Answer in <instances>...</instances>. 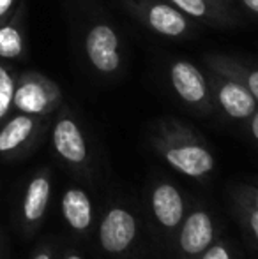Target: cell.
<instances>
[{"label": "cell", "instance_id": "20", "mask_svg": "<svg viewBox=\"0 0 258 259\" xmlns=\"http://www.w3.org/2000/svg\"><path fill=\"white\" fill-rule=\"evenodd\" d=\"M16 7H18V0H0V23L9 20Z\"/></svg>", "mask_w": 258, "mask_h": 259}, {"label": "cell", "instance_id": "25", "mask_svg": "<svg viewBox=\"0 0 258 259\" xmlns=\"http://www.w3.org/2000/svg\"><path fill=\"white\" fill-rule=\"evenodd\" d=\"M64 259H83V257H82V256H78V254H75V252H69Z\"/></svg>", "mask_w": 258, "mask_h": 259}, {"label": "cell", "instance_id": "12", "mask_svg": "<svg viewBox=\"0 0 258 259\" xmlns=\"http://www.w3.org/2000/svg\"><path fill=\"white\" fill-rule=\"evenodd\" d=\"M145 20L154 32L166 37H179L188 32V20L175 6L151 4L145 7Z\"/></svg>", "mask_w": 258, "mask_h": 259}, {"label": "cell", "instance_id": "8", "mask_svg": "<svg viewBox=\"0 0 258 259\" xmlns=\"http://www.w3.org/2000/svg\"><path fill=\"white\" fill-rule=\"evenodd\" d=\"M214 242V222L205 210H195L184 217L179 231V245L186 257H198Z\"/></svg>", "mask_w": 258, "mask_h": 259}, {"label": "cell", "instance_id": "10", "mask_svg": "<svg viewBox=\"0 0 258 259\" xmlns=\"http://www.w3.org/2000/svg\"><path fill=\"white\" fill-rule=\"evenodd\" d=\"M152 213L159 226L172 231L177 229L184 221V198L180 191L172 184H158L152 191L151 198Z\"/></svg>", "mask_w": 258, "mask_h": 259}, {"label": "cell", "instance_id": "6", "mask_svg": "<svg viewBox=\"0 0 258 259\" xmlns=\"http://www.w3.org/2000/svg\"><path fill=\"white\" fill-rule=\"evenodd\" d=\"M170 79L184 103L196 108H209V87L205 76L196 65L188 60H179L170 69Z\"/></svg>", "mask_w": 258, "mask_h": 259}, {"label": "cell", "instance_id": "14", "mask_svg": "<svg viewBox=\"0 0 258 259\" xmlns=\"http://www.w3.org/2000/svg\"><path fill=\"white\" fill-rule=\"evenodd\" d=\"M62 215L72 231L85 233L92 226V201L83 189L71 187L64 192Z\"/></svg>", "mask_w": 258, "mask_h": 259}, {"label": "cell", "instance_id": "16", "mask_svg": "<svg viewBox=\"0 0 258 259\" xmlns=\"http://www.w3.org/2000/svg\"><path fill=\"white\" fill-rule=\"evenodd\" d=\"M14 85H16V78L13 76V72L0 64V125L13 111Z\"/></svg>", "mask_w": 258, "mask_h": 259}, {"label": "cell", "instance_id": "9", "mask_svg": "<svg viewBox=\"0 0 258 259\" xmlns=\"http://www.w3.org/2000/svg\"><path fill=\"white\" fill-rule=\"evenodd\" d=\"M41 129V116L18 113L0 125V155H13L27 148Z\"/></svg>", "mask_w": 258, "mask_h": 259}, {"label": "cell", "instance_id": "4", "mask_svg": "<svg viewBox=\"0 0 258 259\" xmlns=\"http://www.w3.org/2000/svg\"><path fill=\"white\" fill-rule=\"evenodd\" d=\"M119 35L106 23H97L87 32L85 52L89 62L103 74H112L121 65Z\"/></svg>", "mask_w": 258, "mask_h": 259}, {"label": "cell", "instance_id": "2", "mask_svg": "<svg viewBox=\"0 0 258 259\" xmlns=\"http://www.w3.org/2000/svg\"><path fill=\"white\" fill-rule=\"evenodd\" d=\"M62 92L59 85L38 71H25L16 78L13 109L34 116H46L59 108Z\"/></svg>", "mask_w": 258, "mask_h": 259}, {"label": "cell", "instance_id": "3", "mask_svg": "<svg viewBox=\"0 0 258 259\" xmlns=\"http://www.w3.org/2000/svg\"><path fill=\"white\" fill-rule=\"evenodd\" d=\"M138 231L136 217L126 208L115 206L106 211L99 224V245L108 254H121L134 242Z\"/></svg>", "mask_w": 258, "mask_h": 259}, {"label": "cell", "instance_id": "11", "mask_svg": "<svg viewBox=\"0 0 258 259\" xmlns=\"http://www.w3.org/2000/svg\"><path fill=\"white\" fill-rule=\"evenodd\" d=\"M52 198V178L46 169L35 173L25 189L23 203H21V217L28 228L41 224L46 215Z\"/></svg>", "mask_w": 258, "mask_h": 259}, {"label": "cell", "instance_id": "1", "mask_svg": "<svg viewBox=\"0 0 258 259\" xmlns=\"http://www.w3.org/2000/svg\"><path fill=\"white\" fill-rule=\"evenodd\" d=\"M158 148L165 160L179 173L191 178H203L212 173L216 160L205 145L182 127L175 125L158 140Z\"/></svg>", "mask_w": 258, "mask_h": 259}, {"label": "cell", "instance_id": "21", "mask_svg": "<svg viewBox=\"0 0 258 259\" xmlns=\"http://www.w3.org/2000/svg\"><path fill=\"white\" fill-rule=\"evenodd\" d=\"M251 134H253V138L258 141V109L251 115Z\"/></svg>", "mask_w": 258, "mask_h": 259}, {"label": "cell", "instance_id": "22", "mask_svg": "<svg viewBox=\"0 0 258 259\" xmlns=\"http://www.w3.org/2000/svg\"><path fill=\"white\" fill-rule=\"evenodd\" d=\"M32 259H53V254L50 249H43V250H38Z\"/></svg>", "mask_w": 258, "mask_h": 259}, {"label": "cell", "instance_id": "15", "mask_svg": "<svg viewBox=\"0 0 258 259\" xmlns=\"http://www.w3.org/2000/svg\"><path fill=\"white\" fill-rule=\"evenodd\" d=\"M210 65H212L214 71L219 72V74L234 78V79H237V81H241L242 85H246V89L253 94V97H255L258 103V69L248 71V69H244L242 65H237L228 60H210Z\"/></svg>", "mask_w": 258, "mask_h": 259}, {"label": "cell", "instance_id": "17", "mask_svg": "<svg viewBox=\"0 0 258 259\" xmlns=\"http://www.w3.org/2000/svg\"><path fill=\"white\" fill-rule=\"evenodd\" d=\"M180 13L190 14L193 18L209 16V4L205 0H170Z\"/></svg>", "mask_w": 258, "mask_h": 259}, {"label": "cell", "instance_id": "13", "mask_svg": "<svg viewBox=\"0 0 258 259\" xmlns=\"http://www.w3.org/2000/svg\"><path fill=\"white\" fill-rule=\"evenodd\" d=\"M23 11L25 6L20 4L9 20L0 23V58L2 60H18L25 55Z\"/></svg>", "mask_w": 258, "mask_h": 259}, {"label": "cell", "instance_id": "7", "mask_svg": "<svg viewBox=\"0 0 258 259\" xmlns=\"http://www.w3.org/2000/svg\"><path fill=\"white\" fill-rule=\"evenodd\" d=\"M52 143L60 159L71 166H82L89 157L87 141L83 138L82 129L67 115L57 118L52 131Z\"/></svg>", "mask_w": 258, "mask_h": 259}, {"label": "cell", "instance_id": "18", "mask_svg": "<svg viewBox=\"0 0 258 259\" xmlns=\"http://www.w3.org/2000/svg\"><path fill=\"white\" fill-rule=\"evenodd\" d=\"M198 257L200 259H232V254L223 242H216V243L212 242V245L203 254H200Z\"/></svg>", "mask_w": 258, "mask_h": 259}, {"label": "cell", "instance_id": "23", "mask_svg": "<svg viewBox=\"0 0 258 259\" xmlns=\"http://www.w3.org/2000/svg\"><path fill=\"white\" fill-rule=\"evenodd\" d=\"M246 189H248L249 194H251V199H249L248 203H249V205H253L258 210V191H256V189H251V187H246Z\"/></svg>", "mask_w": 258, "mask_h": 259}, {"label": "cell", "instance_id": "19", "mask_svg": "<svg viewBox=\"0 0 258 259\" xmlns=\"http://www.w3.org/2000/svg\"><path fill=\"white\" fill-rule=\"evenodd\" d=\"M242 211H244V219L248 222L249 231L253 233V236H255V240L258 242V210L253 205H249V203H244L242 205Z\"/></svg>", "mask_w": 258, "mask_h": 259}, {"label": "cell", "instance_id": "24", "mask_svg": "<svg viewBox=\"0 0 258 259\" xmlns=\"http://www.w3.org/2000/svg\"><path fill=\"white\" fill-rule=\"evenodd\" d=\"M242 2H244V6L248 7L249 11L258 14V0H242Z\"/></svg>", "mask_w": 258, "mask_h": 259}, {"label": "cell", "instance_id": "5", "mask_svg": "<svg viewBox=\"0 0 258 259\" xmlns=\"http://www.w3.org/2000/svg\"><path fill=\"white\" fill-rule=\"evenodd\" d=\"M212 85L216 90L217 103L230 118H251V115L256 111V99L246 89V85H242L241 81L234 78L219 74V72H217V76L214 74Z\"/></svg>", "mask_w": 258, "mask_h": 259}]
</instances>
